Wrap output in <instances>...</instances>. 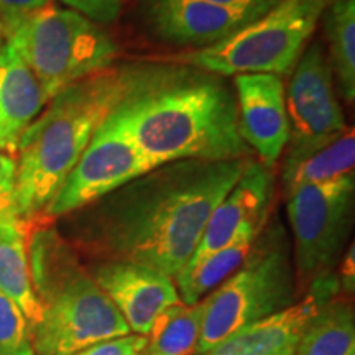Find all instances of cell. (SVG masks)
<instances>
[{
    "label": "cell",
    "mask_w": 355,
    "mask_h": 355,
    "mask_svg": "<svg viewBox=\"0 0 355 355\" xmlns=\"http://www.w3.org/2000/svg\"><path fill=\"white\" fill-rule=\"evenodd\" d=\"M248 159H180L153 168L73 212V230L64 239L94 261L141 265L175 279Z\"/></svg>",
    "instance_id": "obj_1"
},
{
    "label": "cell",
    "mask_w": 355,
    "mask_h": 355,
    "mask_svg": "<svg viewBox=\"0 0 355 355\" xmlns=\"http://www.w3.org/2000/svg\"><path fill=\"white\" fill-rule=\"evenodd\" d=\"M107 121L130 137L152 165L180 159L250 157L239 133L234 87L224 76L175 61L119 68Z\"/></svg>",
    "instance_id": "obj_2"
},
{
    "label": "cell",
    "mask_w": 355,
    "mask_h": 355,
    "mask_svg": "<svg viewBox=\"0 0 355 355\" xmlns=\"http://www.w3.org/2000/svg\"><path fill=\"white\" fill-rule=\"evenodd\" d=\"M121 92L117 69H102L51 97L17 148L15 194L20 217L44 212L76 166Z\"/></svg>",
    "instance_id": "obj_3"
},
{
    "label": "cell",
    "mask_w": 355,
    "mask_h": 355,
    "mask_svg": "<svg viewBox=\"0 0 355 355\" xmlns=\"http://www.w3.org/2000/svg\"><path fill=\"white\" fill-rule=\"evenodd\" d=\"M28 263L42 306V319L32 329L35 354L73 355L101 340L132 334L76 248L55 229L32 234Z\"/></svg>",
    "instance_id": "obj_4"
},
{
    "label": "cell",
    "mask_w": 355,
    "mask_h": 355,
    "mask_svg": "<svg viewBox=\"0 0 355 355\" xmlns=\"http://www.w3.org/2000/svg\"><path fill=\"white\" fill-rule=\"evenodd\" d=\"M300 300L290 242L279 222L263 227L250 254L204 298L202 331L194 355H204L241 327Z\"/></svg>",
    "instance_id": "obj_5"
},
{
    "label": "cell",
    "mask_w": 355,
    "mask_h": 355,
    "mask_svg": "<svg viewBox=\"0 0 355 355\" xmlns=\"http://www.w3.org/2000/svg\"><path fill=\"white\" fill-rule=\"evenodd\" d=\"M331 0H279L272 10L212 46L170 58L175 63L220 74L291 73Z\"/></svg>",
    "instance_id": "obj_6"
},
{
    "label": "cell",
    "mask_w": 355,
    "mask_h": 355,
    "mask_svg": "<svg viewBox=\"0 0 355 355\" xmlns=\"http://www.w3.org/2000/svg\"><path fill=\"white\" fill-rule=\"evenodd\" d=\"M7 43L19 53L48 97L107 69L119 46L107 32L81 13L44 7L21 20L8 33Z\"/></svg>",
    "instance_id": "obj_7"
},
{
    "label": "cell",
    "mask_w": 355,
    "mask_h": 355,
    "mask_svg": "<svg viewBox=\"0 0 355 355\" xmlns=\"http://www.w3.org/2000/svg\"><path fill=\"white\" fill-rule=\"evenodd\" d=\"M300 293L334 275L352 225L354 175L306 184L285 194Z\"/></svg>",
    "instance_id": "obj_8"
},
{
    "label": "cell",
    "mask_w": 355,
    "mask_h": 355,
    "mask_svg": "<svg viewBox=\"0 0 355 355\" xmlns=\"http://www.w3.org/2000/svg\"><path fill=\"white\" fill-rule=\"evenodd\" d=\"M153 168L130 137L105 119L43 214L55 219L81 211Z\"/></svg>",
    "instance_id": "obj_9"
},
{
    "label": "cell",
    "mask_w": 355,
    "mask_h": 355,
    "mask_svg": "<svg viewBox=\"0 0 355 355\" xmlns=\"http://www.w3.org/2000/svg\"><path fill=\"white\" fill-rule=\"evenodd\" d=\"M291 73L285 96L290 122V150L285 159L309 153L337 139L347 128L334 73L321 43L306 48Z\"/></svg>",
    "instance_id": "obj_10"
},
{
    "label": "cell",
    "mask_w": 355,
    "mask_h": 355,
    "mask_svg": "<svg viewBox=\"0 0 355 355\" xmlns=\"http://www.w3.org/2000/svg\"><path fill=\"white\" fill-rule=\"evenodd\" d=\"M239 133L268 170L290 140L285 86L277 74H239L234 81Z\"/></svg>",
    "instance_id": "obj_11"
},
{
    "label": "cell",
    "mask_w": 355,
    "mask_h": 355,
    "mask_svg": "<svg viewBox=\"0 0 355 355\" xmlns=\"http://www.w3.org/2000/svg\"><path fill=\"white\" fill-rule=\"evenodd\" d=\"M87 270L121 313L132 334H148L158 314L181 301L175 279L146 266L125 261H96Z\"/></svg>",
    "instance_id": "obj_12"
},
{
    "label": "cell",
    "mask_w": 355,
    "mask_h": 355,
    "mask_svg": "<svg viewBox=\"0 0 355 355\" xmlns=\"http://www.w3.org/2000/svg\"><path fill=\"white\" fill-rule=\"evenodd\" d=\"M259 13L225 8L207 0H145V19L155 37L180 46L206 48L232 37Z\"/></svg>",
    "instance_id": "obj_13"
},
{
    "label": "cell",
    "mask_w": 355,
    "mask_h": 355,
    "mask_svg": "<svg viewBox=\"0 0 355 355\" xmlns=\"http://www.w3.org/2000/svg\"><path fill=\"white\" fill-rule=\"evenodd\" d=\"M339 285L336 275L314 283L290 308L247 324L204 355H277L295 349L306 324L327 300L339 293Z\"/></svg>",
    "instance_id": "obj_14"
},
{
    "label": "cell",
    "mask_w": 355,
    "mask_h": 355,
    "mask_svg": "<svg viewBox=\"0 0 355 355\" xmlns=\"http://www.w3.org/2000/svg\"><path fill=\"white\" fill-rule=\"evenodd\" d=\"M273 193L275 180L272 170L255 159H248L237 183L212 211L196 252L186 266L196 265L207 255L227 245L248 222L268 219Z\"/></svg>",
    "instance_id": "obj_15"
},
{
    "label": "cell",
    "mask_w": 355,
    "mask_h": 355,
    "mask_svg": "<svg viewBox=\"0 0 355 355\" xmlns=\"http://www.w3.org/2000/svg\"><path fill=\"white\" fill-rule=\"evenodd\" d=\"M50 102L33 71L12 44L0 51V152L15 157L24 132Z\"/></svg>",
    "instance_id": "obj_16"
},
{
    "label": "cell",
    "mask_w": 355,
    "mask_h": 355,
    "mask_svg": "<svg viewBox=\"0 0 355 355\" xmlns=\"http://www.w3.org/2000/svg\"><path fill=\"white\" fill-rule=\"evenodd\" d=\"M266 222L268 219L248 222L227 245L207 255L196 265L186 266L175 278L180 300L184 304H196L227 279L245 261Z\"/></svg>",
    "instance_id": "obj_17"
},
{
    "label": "cell",
    "mask_w": 355,
    "mask_h": 355,
    "mask_svg": "<svg viewBox=\"0 0 355 355\" xmlns=\"http://www.w3.org/2000/svg\"><path fill=\"white\" fill-rule=\"evenodd\" d=\"M28 222L20 219L0 224V293L24 311L32 331L42 319V306L30 275Z\"/></svg>",
    "instance_id": "obj_18"
},
{
    "label": "cell",
    "mask_w": 355,
    "mask_h": 355,
    "mask_svg": "<svg viewBox=\"0 0 355 355\" xmlns=\"http://www.w3.org/2000/svg\"><path fill=\"white\" fill-rule=\"evenodd\" d=\"M355 168V135L347 127L334 140L327 141L309 153L298 158L285 159L282 181L285 194L306 184L326 183L339 178L354 175Z\"/></svg>",
    "instance_id": "obj_19"
},
{
    "label": "cell",
    "mask_w": 355,
    "mask_h": 355,
    "mask_svg": "<svg viewBox=\"0 0 355 355\" xmlns=\"http://www.w3.org/2000/svg\"><path fill=\"white\" fill-rule=\"evenodd\" d=\"M295 355H355V316L349 298L332 296L306 324Z\"/></svg>",
    "instance_id": "obj_20"
},
{
    "label": "cell",
    "mask_w": 355,
    "mask_h": 355,
    "mask_svg": "<svg viewBox=\"0 0 355 355\" xmlns=\"http://www.w3.org/2000/svg\"><path fill=\"white\" fill-rule=\"evenodd\" d=\"M204 321V301L171 304L155 319L148 334L144 355H193L201 337Z\"/></svg>",
    "instance_id": "obj_21"
},
{
    "label": "cell",
    "mask_w": 355,
    "mask_h": 355,
    "mask_svg": "<svg viewBox=\"0 0 355 355\" xmlns=\"http://www.w3.org/2000/svg\"><path fill=\"white\" fill-rule=\"evenodd\" d=\"M324 17L329 63L339 91L347 102L355 99V0H331Z\"/></svg>",
    "instance_id": "obj_22"
},
{
    "label": "cell",
    "mask_w": 355,
    "mask_h": 355,
    "mask_svg": "<svg viewBox=\"0 0 355 355\" xmlns=\"http://www.w3.org/2000/svg\"><path fill=\"white\" fill-rule=\"evenodd\" d=\"M0 355H35L28 319L3 293H0Z\"/></svg>",
    "instance_id": "obj_23"
},
{
    "label": "cell",
    "mask_w": 355,
    "mask_h": 355,
    "mask_svg": "<svg viewBox=\"0 0 355 355\" xmlns=\"http://www.w3.org/2000/svg\"><path fill=\"white\" fill-rule=\"evenodd\" d=\"M146 336L128 334L91 344L73 355H144Z\"/></svg>",
    "instance_id": "obj_24"
},
{
    "label": "cell",
    "mask_w": 355,
    "mask_h": 355,
    "mask_svg": "<svg viewBox=\"0 0 355 355\" xmlns=\"http://www.w3.org/2000/svg\"><path fill=\"white\" fill-rule=\"evenodd\" d=\"M61 2L97 25L114 24L122 10V0H61Z\"/></svg>",
    "instance_id": "obj_25"
},
{
    "label": "cell",
    "mask_w": 355,
    "mask_h": 355,
    "mask_svg": "<svg viewBox=\"0 0 355 355\" xmlns=\"http://www.w3.org/2000/svg\"><path fill=\"white\" fill-rule=\"evenodd\" d=\"M48 6L50 0H0V24L7 37L21 20Z\"/></svg>",
    "instance_id": "obj_26"
},
{
    "label": "cell",
    "mask_w": 355,
    "mask_h": 355,
    "mask_svg": "<svg viewBox=\"0 0 355 355\" xmlns=\"http://www.w3.org/2000/svg\"><path fill=\"white\" fill-rule=\"evenodd\" d=\"M207 2L225 8H232V10L254 12L263 15V13L272 10L279 0H207Z\"/></svg>",
    "instance_id": "obj_27"
},
{
    "label": "cell",
    "mask_w": 355,
    "mask_h": 355,
    "mask_svg": "<svg viewBox=\"0 0 355 355\" xmlns=\"http://www.w3.org/2000/svg\"><path fill=\"white\" fill-rule=\"evenodd\" d=\"M15 158L0 152V193H3V191H13V188H15Z\"/></svg>",
    "instance_id": "obj_28"
},
{
    "label": "cell",
    "mask_w": 355,
    "mask_h": 355,
    "mask_svg": "<svg viewBox=\"0 0 355 355\" xmlns=\"http://www.w3.org/2000/svg\"><path fill=\"white\" fill-rule=\"evenodd\" d=\"M20 219L21 217H20L19 207H17L15 194H13V191H3V193H0V224H3V222L20 220Z\"/></svg>",
    "instance_id": "obj_29"
},
{
    "label": "cell",
    "mask_w": 355,
    "mask_h": 355,
    "mask_svg": "<svg viewBox=\"0 0 355 355\" xmlns=\"http://www.w3.org/2000/svg\"><path fill=\"white\" fill-rule=\"evenodd\" d=\"M354 266H355L354 247L350 245L347 254H345V257H344L343 266H340V279H339V283L343 282V286H344L345 293H352L354 291V282H355Z\"/></svg>",
    "instance_id": "obj_30"
},
{
    "label": "cell",
    "mask_w": 355,
    "mask_h": 355,
    "mask_svg": "<svg viewBox=\"0 0 355 355\" xmlns=\"http://www.w3.org/2000/svg\"><path fill=\"white\" fill-rule=\"evenodd\" d=\"M6 43H7V35H6V30H3L2 24H0V51L3 50Z\"/></svg>",
    "instance_id": "obj_31"
},
{
    "label": "cell",
    "mask_w": 355,
    "mask_h": 355,
    "mask_svg": "<svg viewBox=\"0 0 355 355\" xmlns=\"http://www.w3.org/2000/svg\"><path fill=\"white\" fill-rule=\"evenodd\" d=\"M277 355H295V349H288V350H283V352H279Z\"/></svg>",
    "instance_id": "obj_32"
}]
</instances>
